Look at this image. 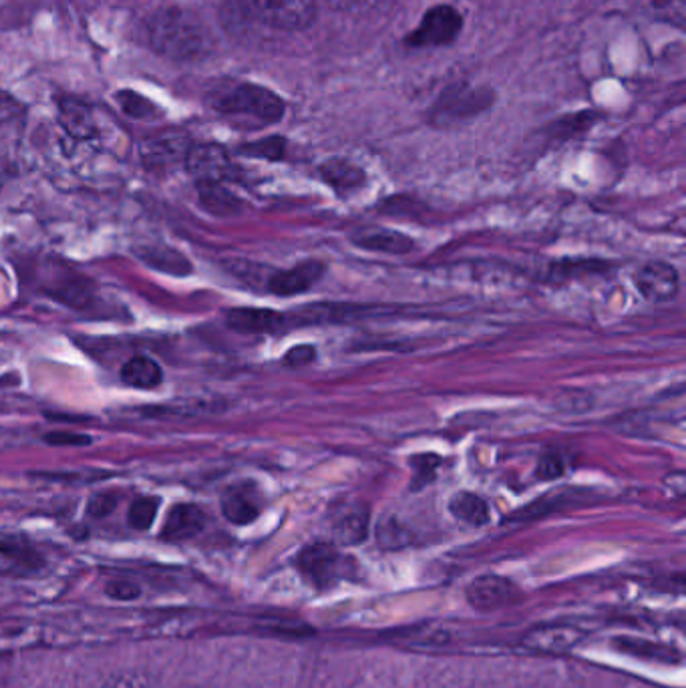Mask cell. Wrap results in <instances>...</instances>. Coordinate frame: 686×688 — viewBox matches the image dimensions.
I'll use <instances>...</instances> for the list:
<instances>
[{"label": "cell", "instance_id": "1", "mask_svg": "<svg viewBox=\"0 0 686 688\" xmlns=\"http://www.w3.org/2000/svg\"><path fill=\"white\" fill-rule=\"evenodd\" d=\"M148 41L155 53L172 61H193L208 49L202 21L182 7H165L148 22Z\"/></svg>", "mask_w": 686, "mask_h": 688}, {"label": "cell", "instance_id": "2", "mask_svg": "<svg viewBox=\"0 0 686 688\" xmlns=\"http://www.w3.org/2000/svg\"><path fill=\"white\" fill-rule=\"evenodd\" d=\"M208 103L225 118L250 128H264L284 115V101L264 87L225 81L210 91Z\"/></svg>", "mask_w": 686, "mask_h": 688}, {"label": "cell", "instance_id": "3", "mask_svg": "<svg viewBox=\"0 0 686 688\" xmlns=\"http://www.w3.org/2000/svg\"><path fill=\"white\" fill-rule=\"evenodd\" d=\"M242 11L280 31H302L314 21V0H238Z\"/></svg>", "mask_w": 686, "mask_h": 688}, {"label": "cell", "instance_id": "4", "mask_svg": "<svg viewBox=\"0 0 686 688\" xmlns=\"http://www.w3.org/2000/svg\"><path fill=\"white\" fill-rule=\"evenodd\" d=\"M349 561L339 549L331 544H312L302 549L299 556V568L304 578L311 581L314 588H329L334 581L346 576Z\"/></svg>", "mask_w": 686, "mask_h": 688}, {"label": "cell", "instance_id": "5", "mask_svg": "<svg viewBox=\"0 0 686 688\" xmlns=\"http://www.w3.org/2000/svg\"><path fill=\"white\" fill-rule=\"evenodd\" d=\"M463 19L453 7H435L425 12L423 21L417 29L407 37L411 49H425V47H443L457 39L462 31Z\"/></svg>", "mask_w": 686, "mask_h": 688}, {"label": "cell", "instance_id": "6", "mask_svg": "<svg viewBox=\"0 0 686 688\" xmlns=\"http://www.w3.org/2000/svg\"><path fill=\"white\" fill-rule=\"evenodd\" d=\"M185 168L195 182H225L232 178L234 165L222 145L200 143L193 145L185 155Z\"/></svg>", "mask_w": 686, "mask_h": 688}, {"label": "cell", "instance_id": "7", "mask_svg": "<svg viewBox=\"0 0 686 688\" xmlns=\"http://www.w3.org/2000/svg\"><path fill=\"white\" fill-rule=\"evenodd\" d=\"M634 286L646 301L668 302L680 291V276L666 262H648L634 274Z\"/></svg>", "mask_w": 686, "mask_h": 688}, {"label": "cell", "instance_id": "8", "mask_svg": "<svg viewBox=\"0 0 686 688\" xmlns=\"http://www.w3.org/2000/svg\"><path fill=\"white\" fill-rule=\"evenodd\" d=\"M222 514L234 526H248L262 514V494L252 482L228 485L222 494Z\"/></svg>", "mask_w": 686, "mask_h": 688}, {"label": "cell", "instance_id": "9", "mask_svg": "<svg viewBox=\"0 0 686 688\" xmlns=\"http://www.w3.org/2000/svg\"><path fill=\"white\" fill-rule=\"evenodd\" d=\"M225 324L240 334H279L286 331L290 318L286 314L272 308H252L240 306L225 312Z\"/></svg>", "mask_w": 686, "mask_h": 688}, {"label": "cell", "instance_id": "10", "mask_svg": "<svg viewBox=\"0 0 686 688\" xmlns=\"http://www.w3.org/2000/svg\"><path fill=\"white\" fill-rule=\"evenodd\" d=\"M324 264L319 260H306L290 270H276L269 279V291L276 296H294L311 291L324 276Z\"/></svg>", "mask_w": 686, "mask_h": 688}, {"label": "cell", "instance_id": "11", "mask_svg": "<svg viewBox=\"0 0 686 688\" xmlns=\"http://www.w3.org/2000/svg\"><path fill=\"white\" fill-rule=\"evenodd\" d=\"M205 514L202 507L195 504H175L170 507L163 527H161L160 538L170 544L188 542L204 532Z\"/></svg>", "mask_w": 686, "mask_h": 688}, {"label": "cell", "instance_id": "12", "mask_svg": "<svg viewBox=\"0 0 686 688\" xmlns=\"http://www.w3.org/2000/svg\"><path fill=\"white\" fill-rule=\"evenodd\" d=\"M190 151L188 140L180 133H161L141 143V160L150 168H168L173 163L183 162Z\"/></svg>", "mask_w": 686, "mask_h": 688}, {"label": "cell", "instance_id": "13", "mask_svg": "<svg viewBox=\"0 0 686 688\" xmlns=\"http://www.w3.org/2000/svg\"><path fill=\"white\" fill-rule=\"evenodd\" d=\"M59 121L64 131L75 140H91L97 135V121L93 109L85 101L75 98H64L59 103Z\"/></svg>", "mask_w": 686, "mask_h": 688}, {"label": "cell", "instance_id": "14", "mask_svg": "<svg viewBox=\"0 0 686 688\" xmlns=\"http://www.w3.org/2000/svg\"><path fill=\"white\" fill-rule=\"evenodd\" d=\"M198 198L205 212L212 215H238L244 210L242 200L238 198L224 182H195Z\"/></svg>", "mask_w": 686, "mask_h": 688}, {"label": "cell", "instance_id": "15", "mask_svg": "<svg viewBox=\"0 0 686 688\" xmlns=\"http://www.w3.org/2000/svg\"><path fill=\"white\" fill-rule=\"evenodd\" d=\"M514 586L512 581L504 580L500 576H483L473 581L470 588V600L475 608L492 610L514 600Z\"/></svg>", "mask_w": 686, "mask_h": 688}, {"label": "cell", "instance_id": "16", "mask_svg": "<svg viewBox=\"0 0 686 688\" xmlns=\"http://www.w3.org/2000/svg\"><path fill=\"white\" fill-rule=\"evenodd\" d=\"M119 375L125 385L140 388V391H151L163 383L160 363L145 355L131 356L129 361H125V365L121 366Z\"/></svg>", "mask_w": 686, "mask_h": 688}, {"label": "cell", "instance_id": "17", "mask_svg": "<svg viewBox=\"0 0 686 688\" xmlns=\"http://www.w3.org/2000/svg\"><path fill=\"white\" fill-rule=\"evenodd\" d=\"M353 242L363 250L385 252V254H408L415 247L413 237L405 236L401 232H393V230H363L353 236Z\"/></svg>", "mask_w": 686, "mask_h": 688}, {"label": "cell", "instance_id": "18", "mask_svg": "<svg viewBox=\"0 0 686 688\" xmlns=\"http://www.w3.org/2000/svg\"><path fill=\"white\" fill-rule=\"evenodd\" d=\"M49 294L54 301L63 302L71 308H85L93 299V284L85 276H79L75 272L67 270L64 279H54L53 286L49 289Z\"/></svg>", "mask_w": 686, "mask_h": 688}, {"label": "cell", "instance_id": "19", "mask_svg": "<svg viewBox=\"0 0 686 688\" xmlns=\"http://www.w3.org/2000/svg\"><path fill=\"white\" fill-rule=\"evenodd\" d=\"M321 175L339 194H351L354 190L363 188L366 182V173L346 160H331L322 163Z\"/></svg>", "mask_w": 686, "mask_h": 688}, {"label": "cell", "instance_id": "20", "mask_svg": "<svg viewBox=\"0 0 686 688\" xmlns=\"http://www.w3.org/2000/svg\"><path fill=\"white\" fill-rule=\"evenodd\" d=\"M450 512L467 526H485L490 522V506L487 502L472 492H462L453 495L450 502Z\"/></svg>", "mask_w": 686, "mask_h": 688}, {"label": "cell", "instance_id": "21", "mask_svg": "<svg viewBox=\"0 0 686 688\" xmlns=\"http://www.w3.org/2000/svg\"><path fill=\"white\" fill-rule=\"evenodd\" d=\"M138 256L151 269L161 270L165 274L185 276L192 272L190 262L172 247H145V250L138 252Z\"/></svg>", "mask_w": 686, "mask_h": 688}, {"label": "cell", "instance_id": "22", "mask_svg": "<svg viewBox=\"0 0 686 688\" xmlns=\"http://www.w3.org/2000/svg\"><path fill=\"white\" fill-rule=\"evenodd\" d=\"M0 556L12 559L19 566L39 568L43 566V558L32 546L31 542L17 534H0Z\"/></svg>", "mask_w": 686, "mask_h": 688}, {"label": "cell", "instance_id": "23", "mask_svg": "<svg viewBox=\"0 0 686 688\" xmlns=\"http://www.w3.org/2000/svg\"><path fill=\"white\" fill-rule=\"evenodd\" d=\"M366 527H369V512L366 507H349L334 524V532L343 544H359L366 538Z\"/></svg>", "mask_w": 686, "mask_h": 688}, {"label": "cell", "instance_id": "24", "mask_svg": "<svg viewBox=\"0 0 686 688\" xmlns=\"http://www.w3.org/2000/svg\"><path fill=\"white\" fill-rule=\"evenodd\" d=\"M160 497H153V495H140L131 502L129 506L128 522L129 526L138 532H145L153 526L158 512H160Z\"/></svg>", "mask_w": 686, "mask_h": 688}, {"label": "cell", "instance_id": "25", "mask_svg": "<svg viewBox=\"0 0 686 688\" xmlns=\"http://www.w3.org/2000/svg\"><path fill=\"white\" fill-rule=\"evenodd\" d=\"M441 459L440 455H435V453H425V455H415V457H411V467H413V484L411 487L418 492L423 485L430 484L433 482L435 477H437V467H440Z\"/></svg>", "mask_w": 686, "mask_h": 688}, {"label": "cell", "instance_id": "26", "mask_svg": "<svg viewBox=\"0 0 686 688\" xmlns=\"http://www.w3.org/2000/svg\"><path fill=\"white\" fill-rule=\"evenodd\" d=\"M119 108L123 109V113L133 119H151L158 109L151 103L150 99L141 98L135 91H119Z\"/></svg>", "mask_w": 686, "mask_h": 688}, {"label": "cell", "instance_id": "27", "mask_svg": "<svg viewBox=\"0 0 686 688\" xmlns=\"http://www.w3.org/2000/svg\"><path fill=\"white\" fill-rule=\"evenodd\" d=\"M284 150H286V141L282 138H269V140L254 141V143H248L242 148L244 155L250 158H260V160H270V162H276L284 158Z\"/></svg>", "mask_w": 686, "mask_h": 688}, {"label": "cell", "instance_id": "28", "mask_svg": "<svg viewBox=\"0 0 686 688\" xmlns=\"http://www.w3.org/2000/svg\"><path fill=\"white\" fill-rule=\"evenodd\" d=\"M334 11L346 14H371V12L385 11L393 0H326Z\"/></svg>", "mask_w": 686, "mask_h": 688}, {"label": "cell", "instance_id": "29", "mask_svg": "<svg viewBox=\"0 0 686 688\" xmlns=\"http://www.w3.org/2000/svg\"><path fill=\"white\" fill-rule=\"evenodd\" d=\"M566 472V462L558 452H546L537 459L536 477L542 482H554Z\"/></svg>", "mask_w": 686, "mask_h": 688}, {"label": "cell", "instance_id": "30", "mask_svg": "<svg viewBox=\"0 0 686 688\" xmlns=\"http://www.w3.org/2000/svg\"><path fill=\"white\" fill-rule=\"evenodd\" d=\"M43 442L53 447H87L91 445V437L73 431H51L44 433Z\"/></svg>", "mask_w": 686, "mask_h": 688}, {"label": "cell", "instance_id": "31", "mask_svg": "<svg viewBox=\"0 0 686 688\" xmlns=\"http://www.w3.org/2000/svg\"><path fill=\"white\" fill-rule=\"evenodd\" d=\"M118 502L119 495L115 492H101V494H95L89 499L87 514L91 517H97V519L108 517L118 507Z\"/></svg>", "mask_w": 686, "mask_h": 688}, {"label": "cell", "instance_id": "32", "mask_svg": "<svg viewBox=\"0 0 686 688\" xmlns=\"http://www.w3.org/2000/svg\"><path fill=\"white\" fill-rule=\"evenodd\" d=\"M314 358H316V348L312 344H301V346L290 348L284 355V365L290 368H301V366L311 365Z\"/></svg>", "mask_w": 686, "mask_h": 688}, {"label": "cell", "instance_id": "33", "mask_svg": "<svg viewBox=\"0 0 686 688\" xmlns=\"http://www.w3.org/2000/svg\"><path fill=\"white\" fill-rule=\"evenodd\" d=\"M653 11L666 12L670 14V19L676 17V22L683 24V17H685V0H648Z\"/></svg>", "mask_w": 686, "mask_h": 688}, {"label": "cell", "instance_id": "34", "mask_svg": "<svg viewBox=\"0 0 686 688\" xmlns=\"http://www.w3.org/2000/svg\"><path fill=\"white\" fill-rule=\"evenodd\" d=\"M101 688H153L150 680L141 675H119L109 678L108 682Z\"/></svg>", "mask_w": 686, "mask_h": 688}, {"label": "cell", "instance_id": "35", "mask_svg": "<svg viewBox=\"0 0 686 688\" xmlns=\"http://www.w3.org/2000/svg\"><path fill=\"white\" fill-rule=\"evenodd\" d=\"M32 477H37V479H49V482H67V484H71V482H97V479H108L109 475H91V477H87V475L79 474H39L32 475Z\"/></svg>", "mask_w": 686, "mask_h": 688}, {"label": "cell", "instance_id": "36", "mask_svg": "<svg viewBox=\"0 0 686 688\" xmlns=\"http://www.w3.org/2000/svg\"><path fill=\"white\" fill-rule=\"evenodd\" d=\"M21 105L7 93H0V123H7L11 119L19 118Z\"/></svg>", "mask_w": 686, "mask_h": 688}, {"label": "cell", "instance_id": "37", "mask_svg": "<svg viewBox=\"0 0 686 688\" xmlns=\"http://www.w3.org/2000/svg\"><path fill=\"white\" fill-rule=\"evenodd\" d=\"M109 591H111V596H115V598H135L138 596V588L133 586V584H129V581H113L111 586H109Z\"/></svg>", "mask_w": 686, "mask_h": 688}, {"label": "cell", "instance_id": "38", "mask_svg": "<svg viewBox=\"0 0 686 688\" xmlns=\"http://www.w3.org/2000/svg\"><path fill=\"white\" fill-rule=\"evenodd\" d=\"M0 190H2V180H0Z\"/></svg>", "mask_w": 686, "mask_h": 688}]
</instances>
